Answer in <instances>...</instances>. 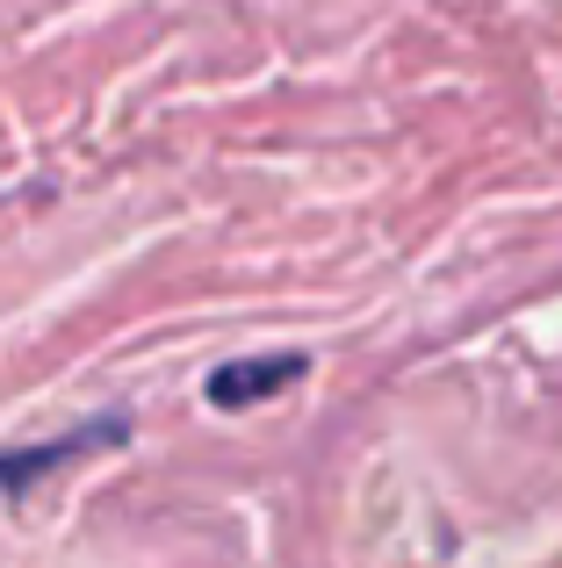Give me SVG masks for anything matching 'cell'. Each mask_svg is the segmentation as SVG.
<instances>
[{"instance_id": "6da1fadb", "label": "cell", "mask_w": 562, "mask_h": 568, "mask_svg": "<svg viewBox=\"0 0 562 568\" xmlns=\"http://www.w3.org/2000/svg\"><path fill=\"white\" fill-rule=\"evenodd\" d=\"M123 439H130V417H94V425L58 432V439L8 446V454H0V497H22V489L37 483V475H51V468H66V460L94 454V446H123Z\"/></svg>"}, {"instance_id": "7a4b0ae2", "label": "cell", "mask_w": 562, "mask_h": 568, "mask_svg": "<svg viewBox=\"0 0 562 568\" xmlns=\"http://www.w3.org/2000/svg\"><path fill=\"white\" fill-rule=\"evenodd\" d=\"M303 375H310L303 353H253V361H224L210 375V403H217V410H245V403H268L274 388H289V382H303Z\"/></svg>"}]
</instances>
